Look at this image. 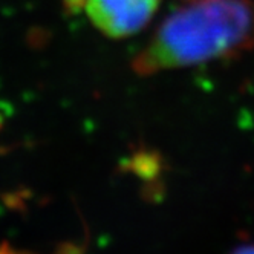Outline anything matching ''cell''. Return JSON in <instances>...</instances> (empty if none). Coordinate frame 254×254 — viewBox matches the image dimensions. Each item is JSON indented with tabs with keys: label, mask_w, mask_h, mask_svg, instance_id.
<instances>
[{
	"label": "cell",
	"mask_w": 254,
	"mask_h": 254,
	"mask_svg": "<svg viewBox=\"0 0 254 254\" xmlns=\"http://www.w3.org/2000/svg\"><path fill=\"white\" fill-rule=\"evenodd\" d=\"M231 254H254V245H244V247H239L238 250H234Z\"/></svg>",
	"instance_id": "3"
},
{
	"label": "cell",
	"mask_w": 254,
	"mask_h": 254,
	"mask_svg": "<svg viewBox=\"0 0 254 254\" xmlns=\"http://www.w3.org/2000/svg\"><path fill=\"white\" fill-rule=\"evenodd\" d=\"M159 5L161 0H83L90 23L111 39H127L141 32Z\"/></svg>",
	"instance_id": "2"
},
{
	"label": "cell",
	"mask_w": 254,
	"mask_h": 254,
	"mask_svg": "<svg viewBox=\"0 0 254 254\" xmlns=\"http://www.w3.org/2000/svg\"><path fill=\"white\" fill-rule=\"evenodd\" d=\"M190 2H191V0H190Z\"/></svg>",
	"instance_id": "4"
},
{
	"label": "cell",
	"mask_w": 254,
	"mask_h": 254,
	"mask_svg": "<svg viewBox=\"0 0 254 254\" xmlns=\"http://www.w3.org/2000/svg\"><path fill=\"white\" fill-rule=\"evenodd\" d=\"M254 49L251 0H191L159 23L132 60L136 75L191 67Z\"/></svg>",
	"instance_id": "1"
}]
</instances>
